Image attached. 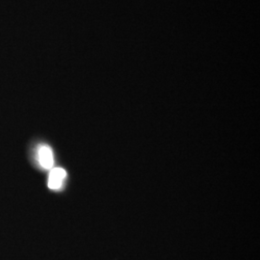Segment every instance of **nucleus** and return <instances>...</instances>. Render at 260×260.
Segmentation results:
<instances>
[{"mask_svg": "<svg viewBox=\"0 0 260 260\" xmlns=\"http://www.w3.org/2000/svg\"><path fill=\"white\" fill-rule=\"evenodd\" d=\"M38 161L41 167L45 170H50L53 167L54 158L52 149L48 146H42L38 150Z\"/></svg>", "mask_w": 260, "mask_h": 260, "instance_id": "f257e3e1", "label": "nucleus"}, {"mask_svg": "<svg viewBox=\"0 0 260 260\" xmlns=\"http://www.w3.org/2000/svg\"><path fill=\"white\" fill-rule=\"evenodd\" d=\"M66 176L67 174L65 170L61 168L52 169L48 177V187L52 190H57L61 188V186L63 185V182L65 180Z\"/></svg>", "mask_w": 260, "mask_h": 260, "instance_id": "f03ea898", "label": "nucleus"}]
</instances>
